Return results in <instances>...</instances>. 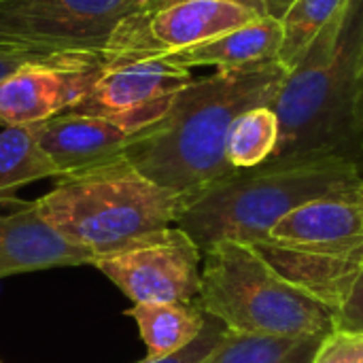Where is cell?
<instances>
[{"instance_id":"1","label":"cell","mask_w":363,"mask_h":363,"mask_svg":"<svg viewBox=\"0 0 363 363\" xmlns=\"http://www.w3.org/2000/svg\"><path fill=\"white\" fill-rule=\"evenodd\" d=\"M287 72L281 62H266L194 79L157 123L130 140L123 157L155 185L189 200L236 172L225 157L234 121L249 108L272 106Z\"/></svg>"},{"instance_id":"25","label":"cell","mask_w":363,"mask_h":363,"mask_svg":"<svg viewBox=\"0 0 363 363\" xmlns=\"http://www.w3.org/2000/svg\"><path fill=\"white\" fill-rule=\"evenodd\" d=\"M294 0H266V9H268V17H274V19H281L287 9L291 6Z\"/></svg>"},{"instance_id":"17","label":"cell","mask_w":363,"mask_h":363,"mask_svg":"<svg viewBox=\"0 0 363 363\" xmlns=\"http://www.w3.org/2000/svg\"><path fill=\"white\" fill-rule=\"evenodd\" d=\"M45 179H60V170L40 149L32 128H2L0 132V200Z\"/></svg>"},{"instance_id":"27","label":"cell","mask_w":363,"mask_h":363,"mask_svg":"<svg viewBox=\"0 0 363 363\" xmlns=\"http://www.w3.org/2000/svg\"><path fill=\"white\" fill-rule=\"evenodd\" d=\"M355 194H357V196H359V198L363 200V181H362V185H359V187L355 189Z\"/></svg>"},{"instance_id":"26","label":"cell","mask_w":363,"mask_h":363,"mask_svg":"<svg viewBox=\"0 0 363 363\" xmlns=\"http://www.w3.org/2000/svg\"><path fill=\"white\" fill-rule=\"evenodd\" d=\"M357 121H359V132L363 138V64L359 72V85H357Z\"/></svg>"},{"instance_id":"18","label":"cell","mask_w":363,"mask_h":363,"mask_svg":"<svg viewBox=\"0 0 363 363\" xmlns=\"http://www.w3.org/2000/svg\"><path fill=\"white\" fill-rule=\"evenodd\" d=\"M281 140V121L272 106L245 111L232 125L225 145L228 164L234 170H249L266 164L277 153Z\"/></svg>"},{"instance_id":"8","label":"cell","mask_w":363,"mask_h":363,"mask_svg":"<svg viewBox=\"0 0 363 363\" xmlns=\"http://www.w3.org/2000/svg\"><path fill=\"white\" fill-rule=\"evenodd\" d=\"M94 268L134 304L196 302L202 289V251L177 225L98 257Z\"/></svg>"},{"instance_id":"12","label":"cell","mask_w":363,"mask_h":363,"mask_svg":"<svg viewBox=\"0 0 363 363\" xmlns=\"http://www.w3.org/2000/svg\"><path fill=\"white\" fill-rule=\"evenodd\" d=\"M64 266H94V255L64 240L36 200H0V279Z\"/></svg>"},{"instance_id":"14","label":"cell","mask_w":363,"mask_h":363,"mask_svg":"<svg viewBox=\"0 0 363 363\" xmlns=\"http://www.w3.org/2000/svg\"><path fill=\"white\" fill-rule=\"evenodd\" d=\"M283 40L281 19L274 17H255L253 21L238 26L225 34H219L200 45L179 49L172 53H164L168 62L196 68V66H213L215 70H234L257 66L266 62H279V49Z\"/></svg>"},{"instance_id":"3","label":"cell","mask_w":363,"mask_h":363,"mask_svg":"<svg viewBox=\"0 0 363 363\" xmlns=\"http://www.w3.org/2000/svg\"><path fill=\"white\" fill-rule=\"evenodd\" d=\"M362 181V164L340 155L270 160L191 196L177 228L200 251L221 240L255 245L291 211L321 198L349 196Z\"/></svg>"},{"instance_id":"24","label":"cell","mask_w":363,"mask_h":363,"mask_svg":"<svg viewBox=\"0 0 363 363\" xmlns=\"http://www.w3.org/2000/svg\"><path fill=\"white\" fill-rule=\"evenodd\" d=\"M177 2H185V0H147L145 2V9L140 13H153V11H160V9H166L170 4H177ZM223 2H234V4H240L253 13H257L259 17H268V9H266V0H223Z\"/></svg>"},{"instance_id":"21","label":"cell","mask_w":363,"mask_h":363,"mask_svg":"<svg viewBox=\"0 0 363 363\" xmlns=\"http://www.w3.org/2000/svg\"><path fill=\"white\" fill-rule=\"evenodd\" d=\"M313 363H363V334L332 330Z\"/></svg>"},{"instance_id":"7","label":"cell","mask_w":363,"mask_h":363,"mask_svg":"<svg viewBox=\"0 0 363 363\" xmlns=\"http://www.w3.org/2000/svg\"><path fill=\"white\" fill-rule=\"evenodd\" d=\"M147 0H0V45L34 53H102Z\"/></svg>"},{"instance_id":"6","label":"cell","mask_w":363,"mask_h":363,"mask_svg":"<svg viewBox=\"0 0 363 363\" xmlns=\"http://www.w3.org/2000/svg\"><path fill=\"white\" fill-rule=\"evenodd\" d=\"M249 247L283 279L336 313L363 268V200L353 191L308 202Z\"/></svg>"},{"instance_id":"10","label":"cell","mask_w":363,"mask_h":363,"mask_svg":"<svg viewBox=\"0 0 363 363\" xmlns=\"http://www.w3.org/2000/svg\"><path fill=\"white\" fill-rule=\"evenodd\" d=\"M259 17L223 0H185L153 13L128 17L113 34L104 57H149L187 49Z\"/></svg>"},{"instance_id":"9","label":"cell","mask_w":363,"mask_h":363,"mask_svg":"<svg viewBox=\"0 0 363 363\" xmlns=\"http://www.w3.org/2000/svg\"><path fill=\"white\" fill-rule=\"evenodd\" d=\"M191 81L189 68L162 55L106 60L91 89L70 111L115 121L138 134L157 123Z\"/></svg>"},{"instance_id":"19","label":"cell","mask_w":363,"mask_h":363,"mask_svg":"<svg viewBox=\"0 0 363 363\" xmlns=\"http://www.w3.org/2000/svg\"><path fill=\"white\" fill-rule=\"evenodd\" d=\"M345 2L347 0H294L281 17L283 40L277 60L287 70H294Z\"/></svg>"},{"instance_id":"22","label":"cell","mask_w":363,"mask_h":363,"mask_svg":"<svg viewBox=\"0 0 363 363\" xmlns=\"http://www.w3.org/2000/svg\"><path fill=\"white\" fill-rule=\"evenodd\" d=\"M334 330L363 334V268L347 302L334 313Z\"/></svg>"},{"instance_id":"5","label":"cell","mask_w":363,"mask_h":363,"mask_svg":"<svg viewBox=\"0 0 363 363\" xmlns=\"http://www.w3.org/2000/svg\"><path fill=\"white\" fill-rule=\"evenodd\" d=\"M198 304L228 330L266 336H328L334 311L283 279L253 247L221 240L202 251Z\"/></svg>"},{"instance_id":"20","label":"cell","mask_w":363,"mask_h":363,"mask_svg":"<svg viewBox=\"0 0 363 363\" xmlns=\"http://www.w3.org/2000/svg\"><path fill=\"white\" fill-rule=\"evenodd\" d=\"M228 328L213 315H206V323H204V330L200 332V336L187 345L185 349L172 353V355H166V357H157V359H151V357H145L143 362L138 363H202L217 347L219 342L223 340Z\"/></svg>"},{"instance_id":"16","label":"cell","mask_w":363,"mask_h":363,"mask_svg":"<svg viewBox=\"0 0 363 363\" xmlns=\"http://www.w3.org/2000/svg\"><path fill=\"white\" fill-rule=\"evenodd\" d=\"M325 336H266L228 330L202 363H313Z\"/></svg>"},{"instance_id":"15","label":"cell","mask_w":363,"mask_h":363,"mask_svg":"<svg viewBox=\"0 0 363 363\" xmlns=\"http://www.w3.org/2000/svg\"><path fill=\"white\" fill-rule=\"evenodd\" d=\"M138 325L147 345V357L157 359L172 355L191 345L206 323V313L196 302L170 304H134L128 313Z\"/></svg>"},{"instance_id":"11","label":"cell","mask_w":363,"mask_h":363,"mask_svg":"<svg viewBox=\"0 0 363 363\" xmlns=\"http://www.w3.org/2000/svg\"><path fill=\"white\" fill-rule=\"evenodd\" d=\"M104 64L102 53H60L21 66L0 81V125L28 128L70 111Z\"/></svg>"},{"instance_id":"4","label":"cell","mask_w":363,"mask_h":363,"mask_svg":"<svg viewBox=\"0 0 363 363\" xmlns=\"http://www.w3.org/2000/svg\"><path fill=\"white\" fill-rule=\"evenodd\" d=\"M185 198L140 174L123 155L57 179L36 200L40 217L94 262L151 232L172 228L185 211Z\"/></svg>"},{"instance_id":"13","label":"cell","mask_w":363,"mask_h":363,"mask_svg":"<svg viewBox=\"0 0 363 363\" xmlns=\"http://www.w3.org/2000/svg\"><path fill=\"white\" fill-rule=\"evenodd\" d=\"M30 128L40 149L60 170V179L121 157L136 136L115 121L72 111H64Z\"/></svg>"},{"instance_id":"2","label":"cell","mask_w":363,"mask_h":363,"mask_svg":"<svg viewBox=\"0 0 363 363\" xmlns=\"http://www.w3.org/2000/svg\"><path fill=\"white\" fill-rule=\"evenodd\" d=\"M362 64L363 0H347L281 85L272 104L281 121L272 160L340 155L363 166L357 121Z\"/></svg>"},{"instance_id":"23","label":"cell","mask_w":363,"mask_h":363,"mask_svg":"<svg viewBox=\"0 0 363 363\" xmlns=\"http://www.w3.org/2000/svg\"><path fill=\"white\" fill-rule=\"evenodd\" d=\"M45 57H51V55L49 53H34V51H26V49H15V47L0 45V81L4 77L13 74L15 70H19L21 66H26L30 62L45 60Z\"/></svg>"}]
</instances>
